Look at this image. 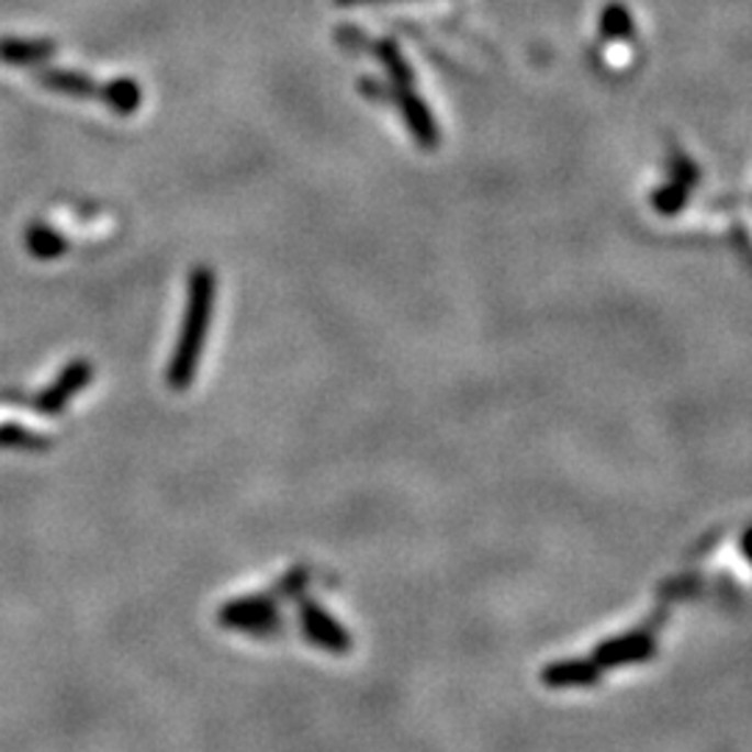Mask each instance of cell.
<instances>
[{
    "label": "cell",
    "mask_w": 752,
    "mask_h": 752,
    "mask_svg": "<svg viewBox=\"0 0 752 752\" xmlns=\"http://www.w3.org/2000/svg\"><path fill=\"white\" fill-rule=\"evenodd\" d=\"M215 271L212 268L199 266L190 273V284H187V307L184 321H181L179 340L170 355L168 366V385L173 391H187L193 385V377L199 371L201 351H204L206 332L212 324V310H215Z\"/></svg>",
    "instance_id": "6da1fadb"
},
{
    "label": "cell",
    "mask_w": 752,
    "mask_h": 752,
    "mask_svg": "<svg viewBox=\"0 0 752 752\" xmlns=\"http://www.w3.org/2000/svg\"><path fill=\"white\" fill-rule=\"evenodd\" d=\"M391 101L396 103L399 112H402L404 123H407L409 134H413V139L418 143V148H424V150L438 148L440 145L438 123H435L427 103L413 92V87H396V90H391Z\"/></svg>",
    "instance_id": "7a4b0ae2"
},
{
    "label": "cell",
    "mask_w": 752,
    "mask_h": 752,
    "mask_svg": "<svg viewBox=\"0 0 752 752\" xmlns=\"http://www.w3.org/2000/svg\"><path fill=\"white\" fill-rule=\"evenodd\" d=\"M217 619H221V625L243 632H257V636L271 632V627L279 625L277 608L266 596H243V599L229 602V605H223Z\"/></svg>",
    "instance_id": "3957f363"
},
{
    "label": "cell",
    "mask_w": 752,
    "mask_h": 752,
    "mask_svg": "<svg viewBox=\"0 0 752 752\" xmlns=\"http://www.w3.org/2000/svg\"><path fill=\"white\" fill-rule=\"evenodd\" d=\"M92 373H96V368H92L87 360L70 362V366L59 373V380H56L48 391L40 393V399H36V409L45 413V416H59L61 409L67 407V402H70L76 393L85 391V385H90Z\"/></svg>",
    "instance_id": "277c9868"
},
{
    "label": "cell",
    "mask_w": 752,
    "mask_h": 752,
    "mask_svg": "<svg viewBox=\"0 0 752 752\" xmlns=\"http://www.w3.org/2000/svg\"><path fill=\"white\" fill-rule=\"evenodd\" d=\"M301 627H304V636H307L313 644L324 647V650L335 652V655H344L351 647L349 632L337 625L321 605H315V602H301Z\"/></svg>",
    "instance_id": "5b68a950"
},
{
    "label": "cell",
    "mask_w": 752,
    "mask_h": 752,
    "mask_svg": "<svg viewBox=\"0 0 752 752\" xmlns=\"http://www.w3.org/2000/svg\"><path fill=\"white\" fill-rule=\"evenodd\" d=\"M652 652H655V644L647 632H627V636H616L596 647L594 663L599 669L630 666V663L650 661Z\"/></svg>",
    "instance_id": "8992f818"
},
{
    "label": "cell",
    "mask_w": 752,
    "mask_h": 752,
    "mask_svg": "<svg viewBox=\"0 0 752 752\" xmlns=\"http://www.w3.org/2000/svg\"><path fill=\"white\" fill-rule=\"evenodd\" d=\"M602 669L594 661H558L543 669V683L552 688L594 686Z\"/></svg>",
    "instance_id": "52a82bcc"
},
{
    "label": "cell",
    "mask_w": 752,
    "mask_h": 752,
    "mask_svg": "<svg viewBox=\"0 0 752 752\" xmlns=\"http://www.w3.org/2000/svg\"><path fill=\"white\" fill-rule=\"evenodd\" d=\"M98 98H101L112 112H117V115H132V112H137L139 103H143V90H139L132 79H117L112 81V85L101 87V96Z\"/></svg>",
    "instance_id": "ba28073f"
},
{
    "label": "cell",
    "mask_w": 752,
    "mask_h": 752,
    "mask_svg": "<svg viewBox=\"0 0 752 752\" xmlns=\"http://www.w3.org/2000/svg\"><path fill=\"white\" fill-rule=\"evenodd\" d=\"M25 246L31 248V254L40 259H56L65 254L67 243L65 237L59 235V232L48 229V226H43V223H34L29 229V235H25Z\"/></svg>",
    "instance_id": "9c48e42d"
},
{
    "label": "cell",
    "mask_w": 752,
    "mask_h": 752,
    "mask_svg": "<svg viewBox=\"0 0 752 752\" xmlns=\"http://www.w3.org/2000/svg\"><path fill=\"white\" fill-rule=\"evenodd\" d=\"M43 79L45 87H50V90H59V92H67V96H79V98H87V96H101V90H98L96 85H92L87 76H79V72H67V70H50V72H43L40 76Z\"/></svg>",
    "instance_id": "30bf717a"
},
{
    "label": "cell",
    "mask_w": 752,
    "mask_h": 752,
    "mask_svg": "<svg viewBox=\"0 0 752 752\" xmlns=\"http://www.w3.org/2000/svg\"><path fill=\"white\" fill-rule=\"evenodd\" d=\"M377 56L382 59V65L391 70L393 81L396 87H413V72H409V65L404 61V56L399 54V48L393 43H380L377 45Z\"/></svg>",
    "instance_id": "8fae6325"
},
{
    "label": "cell",
    "mask_w": 752,
    "mask_h": 752,
    "mask_svg": "<svg viewBox=\"0 0 752 752\" xmlns=\"http://www.w3.org/2000/svg\"><path fill=\"white\" fill-rule=\"evenodd\" d=\"M602 31L605 36H616V40H625L632 36V18L625 7L619 3H610L605 12H602Z\"/></svg>",
    "instance_id": "7c38bea8"
},
{
    "label": "cell",
    "mask_w": 752,
    "mask_h": 752,
    "mask_svg": "<svg viewBox=\"0 0 752 752\" xmlns=\"http://www.w3.org/2000/svg\"><path fill=\"white\" fill-rule=\"evenodd\" d=\"M45 54H48V45H25V43L0 45V56L9 61H34Z\"/></svg>",
    "instance_id": "4fadbf2b"
},
{
    "label": "cell",
    "mask_w": 752,
    "mask_h": 752,
    "mask_svg": "<svg viewBox=\"0 0 752 752\" xmlns=\"http://www.w3.org/2000/svg\"><path fill=\"white\" fill-rule=\"evenodd\" d=\"M0 444H40L29 429L18 427V424H7L0 427Z\"/></svg>",
    "instance_id": "5bb4252c"
},
{
    "label": "cell",
    "mask_w": 752,
    "mask_h": 752,
    "mask_svg": "<svg viewBox=\"0 0 752 752\" xmlns=\"http://www.w3.org/2000/svg\"><path fill=\"white\" fill-rule=\"evenodd\" d=\"M741 547H744V554L752 560V530L744 532V541H741Z\"/></svg>",
    "instance_id": "9a60e30c"
},
{
    "label": "cell",
    "mask_w": 752,
    "mask_h": 752,
    "mask_svg": "<svg viewBox=\"0 0 752 752\" xmlns=\"http://www.w3.org/2000/svg\"><path fill=\"white\" fill-rule=\"evenodd\" d=\"M346 3H355V0H346Z\"/></svg>",
    "instance_id": "2e32d148"
}]
</instances>
